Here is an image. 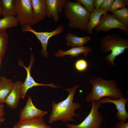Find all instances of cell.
<instances>
[{
  "mask_svg": "<svg viewBox=\"0 0 128 128\" xmlns=\"http://www.w3.org/2000/svg\"><path fill=\"white\" fill-rule=\"evenodd\" d=\"M79 86L76 85L65 90L69 94L65 100L57 103L54 101L52 103V109L49 117L48 123L51 124L57 121L64 123L67 122H75L73 116L80 117L75 112V111L81 107L80 104L73 102L74 96Z\"/></svg>",
  "mask_w": 128,
  "mask_h": 128,
  "instance_id": "cell-1",
  "label": "cell"
},
{
  "mask_svg": "<svg viewBox=\"0 0 128 128\" xmlns=\"http://www.w3.org/2000/svg\"><path fill=\"white\" fill-rule=\"evenodd\" d=\"M89 82L92 86V89L86 98L88 102L99 101L105 97L116 100L123 96V93L115 80H106L98 76L90 79Z\"/></svg>",
  "mask_w": 128,
  "mask_h": 128,
  "instance_id": "cell-2",
  "label": "cell"
},
{
  "mask_svg": "<svg viewBox=\"0 0 128 128\" xmlns=\"http://www.w3.org/2000/svg\"><path fill=\"white\" fill-rule=\"evenodd\" d=\"M64 9L69 27L86 31L91 13L84 7L77 2L66 0Z\"/></svg>",
  "mask_w": 128,
  "mask_h": 128,
  "instance_id": "cell-3",
  "label": "cell"
},
{
  "mask_svg": "<svg viewBox=\"0 0 128 128\" xmlns=\"http://www.w3.org/2000/svg\"><path fill=\"white\" fill-rule=\"evenodd\" d=\"M100 45L103 53H110L105 56V62L114 67L115 66L114 60L116 57L128 49V39L117 34L109 35L101 39Z\"/></svg>",
  "mask_w": 128,
  "mask_h": 128,
  "instance_id": "cell-4",
  "label": "cell"
},
{
  "mask_svg": "<svg viewBox=\"0 0 128 128\" xmlns=\"http://www.w3.org/2000/svg\"><path fill=\"white\" fill-rule=\"evenodd\" d=\"M91 103V111L84 120L77 125L67 123V128H101L103 119L100 112L98 111L101 104L99 101Z\"/></svg>",
  "mask_w": 128,
  "mask_h": 128,
  "instance_id": "cell-5",
  "label": "cell"
},
{
  "mask_svg": "<svg viewBox=\"0 0 128 128\" xmlns=\"http://www.w3.org/2000/svg\"><path fill=\"white\" fill-rule=\"evenodd\" d=\"M16 18L22 26L33 25V13L31 0H14Z\"/></svg>",
  "mask_w": 128,
  "mask_h": 128,
  "instance_id": "cell-6",
  "label": "cell"
},
{
  "mask_svg": "<svg viewBox=\"0 0 128 128\" xmlns=\"http://www.w3.org/2000/svg\"><path fill=\"white\" fill-rule=\"evenodd\" d=\"M22 32H32L40 41L42 47L41 54L45 57H47L49 54L47 51V47L50 38L54 36L61 33L64 31V28L62 25L59 26L53 31L49 32H37L33 29L31 26L28 24L22 26Z\"/></svg>",
  "mask_w": 128,
  "mask_h": 128,
  "instance_id": "cell-7",
  "label": "cell"
},
{
  "mask_svg": "<svg viewBox=\"0 0 128 128\" xmlns=\"http://www.w3.org/2000/svg\"><path fill=\"white\" fill-rule=\"evenodd\" d=\"M95 28L97 32L103 31L106 32L113 29L118 28L128 35V28L124 23L114 14L107 13L101 15L99 24Z\"/></svg>",
  "mask_w": 128,
  "mask_h": 128,
  "instance_id": "cell-8",
  "label": "cell"
},
{
  "mask_svg": "<svg viewBox=\"0 0 128 128\" xmlns=\"http://www.w3.org/2000/svg\"><path fill=\"white\" fill-rule=\"evenodd\" d=\"M34 59V57L32 53L29 64L27 67H26L24 65L21 61L19 60V65L23 67L25 69L27 72L26 78L24 82L23 83L22 86L21 98L22 99H24L25 98L26 93L28 90L34 87L45 86L50 87L53 88L60 87L51 83L48 84H41L37 83L35 81L32 77L30 72L31 70L33 64Z\"/></svg>",
  "mask_w": 128,
  "mask_h": 128,
  "instance_id": "cell-9",
  "label": "cell"
},
{
  "mask_svg": "<svg viewBox=\"0 0 128 128\" xmlns=\"http://www.w3.org/2000/svg\"><path fill=\"white\" fill-rule=\"evenodd\" d=\"M128 99L123 96L116 100H112L109 97L100 99L101 103H111L114 104L116 106L117 110L116 116L119 121L126 122L128 118V114L126 109V104Z\"/></svg>",
  "mask_w": 128,
  "mask_h": 128,
  "instance_id": "cell-10",
  "label": "cell"
},
{
  "mask_svg": "<svg viewBox=\"0 0 128 128\" xmlns=\"http://www.w3.org/2000/svg\"><path fill=\"white\" fill-rule=\"evenodd\" d=\"M48 113L47 111L37 108L33 104L31 97L29 96L26 105L20 112V119H25L36 117H43Z\"/></svg>",
  "mask_w": 128,
  "mask_h": 128,
  "instance_id": "cell-11",
  "label": "cell"
},
{
  "mask_svg": "<svg viewBox=\"0 0 128 128\" xmlns=\"http://www.w3.org/2000/svg\"><path fill=\"white\" fill-rule=\"evenodd\" d=\"M66 0H45L47 17L52 18L55 23H58L60 18L59 14L64 9Z\"/></svg>",
  "mask_w": 128,
  "mask_h": 128,
  "instance_id": "cell-12",
  "label": "cell"
},
{
  "mask_svg": "<svg viewBox=\"0 0 128 128\" xmlns=\"http://www.w3.org/2000/svg\"><path fill=\"white\" fill-rule=\"evenodd\" d=\"M32 9L33 25L43 20L47 17L45 0H31Z\"/></svg>",
  "mask_w": 128,
  "mask_h": 128,
  "instance_id": "cell-13",
  "label": "cell"
},
{
  "mask_svg": "<svg viewBox=\"0 0 128 128\" xmlns=\"http://www.w3.org/2000/svg\"><path fill=\"white\" fill-rule=\"evenodd\" d=\"M22 83L19 81L14 83L12 89L6 100L5 103L11 109H15L18 106L21 98Z\"/></svg>",
  "mask_w": 128,
  "mask_h": 128,
  "instance_id": "cell-14",
  "label": "cell"
},
{
  "mask_svg": "<svg viewBox=\"0 0 128 128\" xmlns=\"http://www.w3.org/2000/svg\"><path fill=\"white\" fill-rule=\"evenodd\" d=\"M13 128H52L47 125L43 117H36L30 119H20Z\"/></svg>",
  "mask_w": 128,
  "mask_h": 128,
  "instance_id": "cell-15",
  "label": "cell"
},
{
  "mask_svg": "<svg viewBox=\"0 0 128 128\" xmlns=\"http://www.w3.org/2000/svg\"><path fill=\"white\" fill-rule=\"evenodd\" d=\"M91 51V48L87 46H83L72 47L70 49L65 51H64L61 49H59L55 53V55L58 57L67 55H69L71 57H73L78 56L83 54L84 56H85L87 55Z\"/></svg>",
  "mask_w": 128,
  "mask_h": 128,
  "instance_id": "cell-16",
  "label": "cell"
},
{
  "mask_svg": "<svg viewBox=\"0 0 128 128\" xmlns=\"http://www.w3.org/2000/svg\"><path fill=\"white\" fill-rule=\"evenodd\" d=\"M108 12L107 10L100 8H95L94 10L91 13L86 30L88 34L90 35L92 34L94 29L99 24L101 15Z\"/></svg>",
  "mask_w": 128,
  "mask_h": 128,
  "instance_id": "cell-17",
  "label": "cell"
},
{
  "mask_svg": "<svg viewBox=\"0 0 128 128\" xmlns=\"http://www.w3.org/2000/svg\"><path fill=\"white\" fill-rule=\"evenodd\" d=\"M14 84L12 80L0 76V104L5 102L12 89Z\"/></svg>",
  "mask_w": 128,
  "mask_h": 128,
  "instance_id": "cell-18",
  "label": "cell"
},
{
  "mask_svg": "<svg viewBox=\"0 0 128 128\" xmlns=\"http://www.w3.org/2000/svg\"><path fill=\"white\" fill-rule=\"evenodd\" d=\"M65 38L67 45L72 47L83 46L91 39L89 36L78 37L70 33L67 34Z\"/></svg>",
  "mask_w": 128,
  "mask_h": 128,
  "instance_id": "cell-19",
  "label": "cell"
},
{
  "mask_svg": "<svg viewBox=\"0 0 128 128\" xmlns=\"http://www.w3.org/2000/svg\"><path fill=\"white\" fill-rule=\"evenodd\" d=\"M2 8L3 17L14 16L16 11L14 0H0Z\"/></svg>",
  "mask_w": 128,
  "mask_h": 128,
  "instance_id": "cell-20",
  "label": "cell"
},
{
  "mask_svg": "<svg viewBox=\"0 0 128 128\" xmlns=\"http://www.w3.org/2000/svg\"><path fill=\"white\" fill-rule=\"evenodd\" d=\"M19 23L14 16L3 17L0 19V31L6 30L8 28L16 27Z\"/></svg>",
  "mask_w": 128,
  "mask_h": 128,
  "instance_id": "cell-21",
  "label": "cell"
},
{
  "mask_svg": "<svg viewBox=\"0 0 128 128\" xmlns=\"http://www.w3.org/2000/svg\"><path fill=\"white\" fill-rule=\"evenodd\" d=\"M8 36L6 30L0 31V59L5 55L8 42Z\"/></svg>",
  "mask_w": 128,
  "mask_h": 128,
  "instance_id": "cell-22",
  "label": "cell"
},
{
  "mask_svg": "<svg viewBox=\"0 0 128 128\" xmlns=\"http://www.w3.org/2000/svg\"><path fill=\"white\" fill-rule=\"evenodd\" d=\"M121 21L128 28V9L125 7L111 12Z\"/></svg>",
  "mask_w": 128,
  "mask_h": 128,
  "instance_id": "cell-23",
  "label": "cell"
},
{
  "mask_svg": "<svg viewBox=\"0 0 128 128\" xmlns=\"http://www.w3.org/2000/svg\"><path fill=\"white\" fill-rule=\"evenodd\" d=\"M127 0H114L109 11L111 12L119 9H122L128 6Z\"/></svg>",
  "mask_w": 128,
  "mask_h": 128,
  "instance_id": "cell-24",
  "label": "cell"
},
{
  "mask_svg": "<svg viewBox=\"0 0 128 128\" xmlns=\"http://www.w3.org/2000/svg\"><path fill=\"white\" fill-rule=\"evenodd\" d=\"M75 1L82 5H83L90 13L92 12L95 8L94 0H76Z\"/></svg>",
  "mask_w": 128,
  "mask_h": 128,
  "instance_id": "cell-25",
  "label": "cell"
},
{
  "mask_svg": "<svg viewBox=\"0 0 128 128\" xmlns=\"http://www.w3.org/2000/svg\"><path fill=\"white\" fill-rule=\"evenodd\" d=\"M74 65L76 70L79 72H82L87 69L88 67V64L85 59H80L76 61Z\"/></svg>",
  "mask_w": 128,
  "mask_h": 128,
  "instance_id": "cell-26",
  "label": "cell"
},
{
  "mask_svg": "<svg viewBox=\"0 0 128 128\" xmlns=\"http://www.w3.org/2000/svg\"><path fill=\"white\" fill-rule=\"evenodd\" d=\"M114 0H104L100 8L109 11Z\"/></svg>",
  "mask_w": 128,
  "mask_h": 128,
  "instance_id": "cell-27",
  "label": "cell"
},
{
  "mask_svg": "<svg viewBox=\"0 0 128 128\" xmlns=\"http://www.w3.org/2000/svg\"><path fill=\"white\" fill-rule=\"evenodd\" d=\"M114 128H128V123L119 121L115 125Z\"/></svg>",
  "mask_w": 128,
  "mask_h": 128,
  "instance_id": "cell-28",
  "label": "cell"
},
{
  "mask_svg": "<svg viewBox=\"0 0 128 128\" xmlns=\"http://www.w3.org/2000/svg\"><path fill=\"white\" fill-rule=\"evenodd\" d=\"M104 0H94L95 8H100V6Z\"/></svg>",
  "mask_w": 128,
  "mask_h": 128,
  "instance_id": "cell-29",
  "label": "cell"
},
{
  "mask_svg": "<svg viewBox=\"0 0 128 128\" xmlns=\"http://www.w3.org/2000/svg\"><path fill=\"white\" fill-rule=\"evenodd\" d=\"M5 106L3 104H0V117H3L5 115Z\"/></svg>",
  "mask_w": 128,
  "mask_h": 128,
  "instance_id": "cell-30",
  "label": "cell"
},
{
  "mask_svg": "<svg viewBox=\"0 0 128 128\" xmlns=\"http://www.w3.org/2000/svg\"><path fill=\"white\" fill-rule=\"evenodd\" d=\"M2 7L0 1V16L2 15Z\"/></svg>",
  "mask_w": 128,
  "mask_h": 128,
  "instance_id": "cell-31",
  "label": "cell"
},
{
  "mask_svg": "<svg viewBox=\"0 0 128 128\" xmlns=\"http://www.w3.org/2000/svg\"><path fill=\"white\" fill-rule=\"evenodd\" d=\"M5 119L3 117H0V124L5 121Z\"/></svg>",
  "mask_w": 128,
  "mask_h": 128,
  "instance_id": "cell-32",
  "label": "cell"
},
{
  "mask_svg": "<svg viewBox=\"0 0 128 128\" xmlns=\"http://www.w3.org/2000/svg\"><path fill=\"white\" fill-rule=\"evenodd\" d=\"M1 60L0 59V62H1Z\"/></svg>",
  "mask_w": 128,
  "mask_h": 128,
  "instance_id": "cell-33",
  "label": "cell"
}]
</instances>
